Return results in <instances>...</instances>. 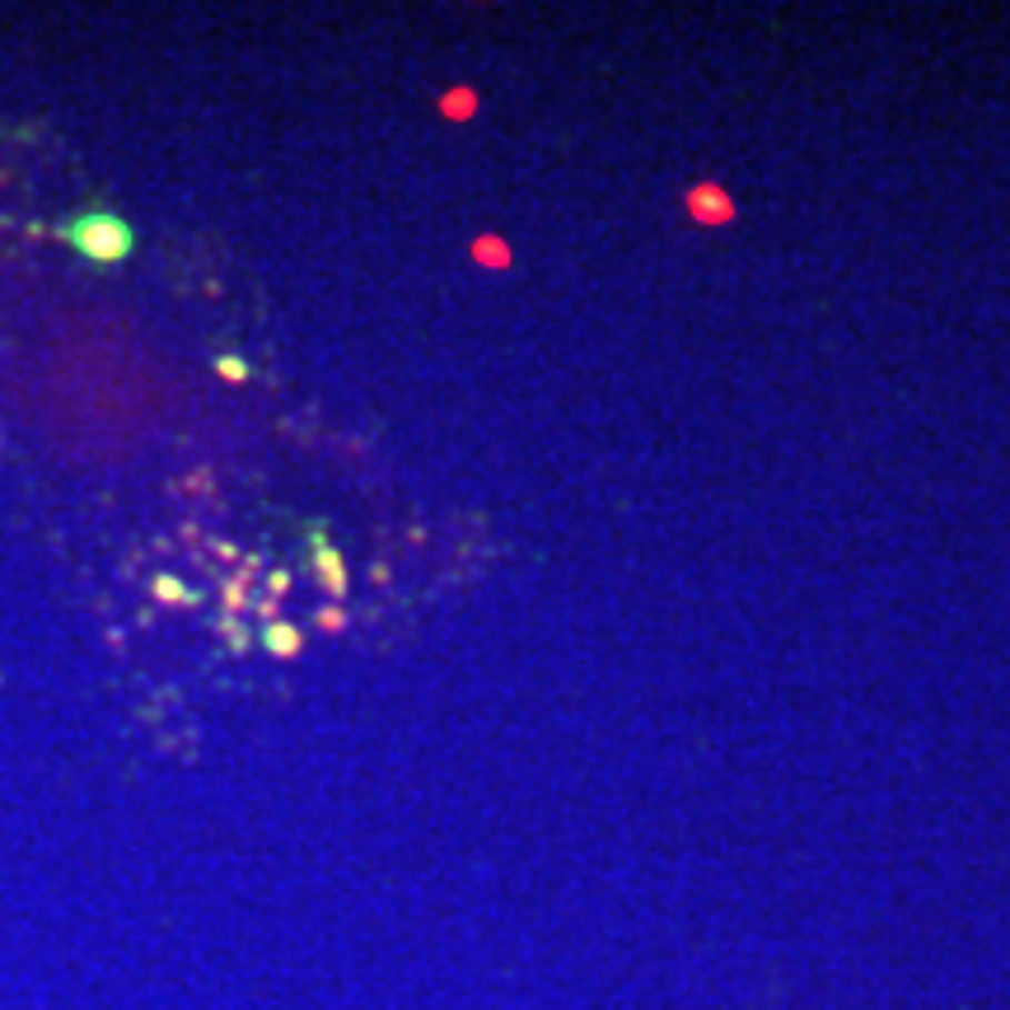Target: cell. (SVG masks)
Masks as SVG:
<instances>
[{
  "mask_svg": "<svg viewBox=\"0 0 1010 1010\" xmlns=\"http://www.w3.org/2000/svg\"><path fill=\"white\" fill-rule=\"evenodd\" d=\"M57 234L89 262H122V258H131V249H137V230H131L118 211H103V207L76 211L71 220H61Z\"/></svg>",
  "mask_w": 1010,
  "mask_h": 1010,
  "instance_id": "cell-1",
  "label": "cell"
},
{
  "mask_svg": "<svg viewBox=\"0 0 1010 1010\" xmlns=\"http://www.w3.org/2000/svg\"><path fill=\"white\" fill-rule=\"evenodd\" d=\"M313 571H319L328 594H347V561H342V552L328 543L323 524H313Z\"/></svg>",
  "mask_w": 1010,
  "mask_h": 1010,
  "instance_id": "cell-2",
  "label": "cell"
},
{
  "mask_svg": "<svg viewBox=\"0 0 1010 1010\" xmlns=\"http://www.w3.org/2000/svg\"><path fill=\"white\" fill-rule=\"evenodd\" d=\"M262 646L272 650L277 660H290V656H300V646H304V637H300V627H290V622H267L262 627Z\"/></svg>",
  "mask_w": 1010,
  "mask_h": 1010,
  "instance_id": "cell-3",
  "label": "cell"
},
{
  "mask_svg": "<svg viewBox=\"0 0 1010 1010\" xmlns=\"http://www.w3.org/2000/svg\"><path fill=\"white\" fill-rule=\"evenodd\" d=\"M150 590H154V599H164V603H197V594L178 576H154Z\"/></svg>",
  "mask_w": 1010,
  "mask_h": 1010,
  "instance_id": "cell-4",
  "label": "cell"
},
{
  "mask_svg": "<svg viewBox=\"0 0 1010 1010\" xmlns=\"http://www.w3.org/2000/svg\"><path fill=\"white\" fill-rule=\"evenodd\" d=\"M224 379H249V366L239 361V356H220V366H216Z\"/></svg>",
  "mask_w": 1010,
  "mask_h": 1010,
  "instance_id": "cell-5",
  "label": "cell"
},
{
  "mask_svg": "<svg viewBox=\"0 0 1010 1010\" xmlns=\"http://www.w3.org/2000/svg\"><path fill=\"white\" fill-rule=\"evenodd\" d=\"M286 586H290V571H277V576H272V590L286 594Z\"/></svg>",
  "mask_w": 1010,
  "mask_h": 1010,
  "instance_id": "cell-6",
  "label": "cell"
}]
</instances>
